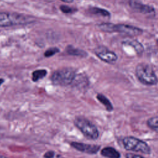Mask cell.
I'll return each mask as SVG.
<instances>
[{"mask_svg": "<svg viewBox=\"0 0 158 158\" xmlns=\"http://www.w3.org/2000/svg\"><path fill=\"white\" fill-rule=\"evenodd\" d=\"M35 22V18L25 14L0 12V27L25 25Z\"/></svg>", "mask_w": 158, "mask_h": 158, "instance_id": "1", "label": "cell"}, {"mask_svg": "<svg viewBox=\"0 0 158 158\" xmlns=\"http://www.w3.org/2000/svg\"><path fill=\"white\" fill-rule=\"evenodd\" d=\"M135 75L138 80L143 85L152 86L158 83V78L152 68L145 63L138 64L135 69Z\"/></svg>", "mask_w": 158, "mask_h": 158, "instance_id": "2", "label": "cell"}, {"mask_svg": "<svg viewBox=\"0 0 158 158\" xmlns=\"http://www.w3.org/2000/svg\"><path fill=\"white\" fill-rule=\"evenodd\" d=\"M99 28L105 32H119L130 36H137L142 34L143 30L138 27L125 24H113L111 23H102L98 25Z\"/></svg>", "mask_w": 158, "mask_h": 158, "instance_id": "3", "label": "cell"}, {"mask_svg": "<svg viewBox=\"0 0 158 158\" xmlns=\"http://www.w3.org/2000/svg\"><path fill=\"white\" fill-rule=\"evenodd\" d=\"M73 123L88 139L95 140L98 138L99 133L97 127L87 118L83 117H77Z\"/></svg>", "mask_w": 158, "mask_h": 158, "instance_id": "4", "label": "cell"}, {"mask_svg": "<svg viewBox=\"0 0 158 158\" xmlns=\"http://www.w3.org/2000/svg\"><path fill=\"white\" fill-rule=\"evenodd\" d=\"M76 73L72 68H63L56 70L51 75L52 83L58 86H67L75 80Z\"/></svg>", "mask_w": 158, "mask_h": 158, "instance_id": "5", "label": "cell"}, {"mask_svg": "<svg viewBox=\"0 0 158 158\" xmlns=\"http://www.w3.org/2000/svg\"><path fill=\"white\" fill-rule=\"evenodd\" d=\"M122 143L124 148L127 151L139 152L145 154H149L151 152V148L145 141L134 136L124 137Z\"/></svg>", "mask_w": 158, "mask_h": 158, "instance_id": "6", "label": "cell"}, {"mask_svg": "<svg viewBox=\"0 0 158 158\" xmlns=\"http://www.w3.org/2000/svg\"><path fill=\"white\" fill-rule=\"evenodd\" d=\"M94 52L101 60L109 64L115 62L118 59L117 54L114 52L110 51L104 46H100L96 48L94 50Z\"/></svg>", "mask_w": 158, "mask_h": 158, "instance_id": "7", "label": "cell"}, {"mask_svg": "<svg viewBox=\"0 0 158 158\" xmlns=\"http://www.w3.org/2000/svg\"><path fill=\"white\" fill-rule=\"evenodd\" d=\"M70 145L74 149L78 150V151L87 153L89 154H96L100 150V146L96 144H86L83 143H79L73 141L70 143Z\"/></svg>", "mask_w": 158, "mask_h": 158, "instance_id": "8", "label": "cell"}, {"mask_svg": "<svg viewBox=\"0 0 158 158\" xmlns=\"http://www.w3.org/2000/svg\"><path fill=\"white\" fill-rule=\"evenodd\" d=\"M130 6L135 10L144 14H154L155 13L154 9L150 6L143 4L138 0H130Z\"/></svg>", "mask_w": 158, "mask_h": 158, "instance_id": "9", "label": "cell"}, {"mask_svg": "<svg viewBox=\"0 0 158 158\" xmlns=\"http://www.w3.org/2000/svg\"><path fill=\"white\" fill-rule=\"evenodd\" d=\"M101 154L107 158H120V152L112 147H105L101 150Z\"/></svg>", "mask_w": 158, "mask_h": 158, "instance_id": "10", "label": "cell"}, {"mask_svg": "<svg viewBox=\"0 0 158 158\" xmlns=\"http://www.w3.org/2000/svg\"><path fill=\"white\" fill-rule=\"evenodd\" d=\"M123 44L131 46L136 52V53L139 55L143 54L144 51V47L141 43H140L137 40H127L123 42Z\"/></svg>", "mask_w": 158, "mask_h": 158, "instance_id": "11", "label": "cell"}, {"mask_svg": "<svg viewBox=\"0 0 158 158\" xmlns=\"http://www.w3.org/2000/svg\"><path fill=\"white\" fill-rule=\"evenodd\" d=\"M96 98L104 106V107H106V110L108 112H111L113 110L114 107L112 104L109 100V99L107 97H106L104 94L101 93H98L96 96Z\"/></svg>", "mask_w": 158, "mask_h": 158, "instance_id": "12", "label": "cell"}, {"mask_svg": "<svg viewBox=\"0 0 158 158\" xmlns=\"http://www.w3.org/2000/svg\"><path fill=\"white\" fill-rule=\"evenodd\" d=\"M66 52L69 55L78 56L81 57H85L87 56V53L84 50L78 49V48H75L72 46H68L66 48Z\"/></svg>", "mask_w": 158, "mask_h": 158, "instance_id": "13", "label": "cell"}, {"mask_svg": "<svg viewBox=\"0 0 158 158\" xmlns=\"http://www.w3.org/2000/svg\"><path fill=\"white\" fill-rule=\"evenodd\" d=\"M89 12L95 15H99L103 17H109L110 15V14L109 11H107L106 9L97 7H90L89 9Z\"/></svg>", "mask_w": 158, "mask_h": 158, "instance_id": "14", "label": "cell"}, {"mask_svg": "<svg viewBox=\"0 0 158 158\" xmlns=\"http://www.w3.org/2000/svg\"><path fill=\"white\" fill-rule=\"evenodd\" d=\"M146 123L149 128L158 133V116L150 117L147 120Z\"/></svg>", "mask_w": 158, "mask_h": 158, "instance_id": "15", "label": "cell"}, {"mask_svg": "<svg viewBox=\"0 0 158 158\" xmlns=\"http://www.w3.org/2000/svg\"><path fill=\"white\" fill-rule=\"evenodd\" d=\"M47 75V70L45 69H38L33 72L32 80L37 81L40 79L43 78Z\"/></svg>", "mask_w": 158, "mask_h": 158, "instance_id": "16", "label": "cell"}, {"mask_svg": "<svg viewBox=\"0 0 158 158\" xmlns=\"http://www.w3.org/2000/svg\"><path fill=\"white\" fill-rule=\"evenodd\" d=\"M59 52V49L56 47H52L48 49L44 53V56L46 57H51Z\"/></svg>", "mask_w": 158, "mask_h": 158, "instance_id": "17", "label": "cell"}, {"mask_svg": "<svg viewBox=\"0 0 158 158\" xmlns=\"http://www.w3.org/2000/svg\"><path fill=\"white\" fill-rule=\"evenodd\" d=\"M60 9L63 13H65V14H70L73 12V9L72 8L65 5H61L60 6Z\"/></svg>", "mask_w": 158, "mask_h": 158, "instance_id": "18", "label": "cell"}, {"mask_svg": "<svg viewBox=\"0 0 158 158\" xmlns=\"http://www.w3.org/2000/svg\"><path fill=\"white\" fill-rule=\"evenodd\" d=\"M125 158H144V157L138 154H135L132 153H127L125 154Z\"/></svg>", "mask_w": 158, "mask_h": 158, "instance_id": "19", "label": "cell"}, {"mask_svg": "<svg viewBox=\"0 0 158 158\" xmlns=\"http://www.w3.org/2000/svg\"><path fill=\"white\" fill-rule=\"evenodd\" d=\"M54 156V152L52 151H49L44 154V158H53Z\"/></svg>", "mask_w": 158, "mask_h": 158, "instance_id": "20", "label": "cell"}, {"mask_svg": "<svg viewBox=\"0 0 158 158\" xmlns=\"http://www.w3.org/2000/svg\"><path fill=\"white\" fill-rule=\"evenodd\" d=\"M62 1H64L65 2H67V3H70L72 2L73 1V0H61Z\"/></svg>", "mask_w": 158, "mask_h": 158, "instance_id": "21", "label": "cell"}, {"mask_svg": "<svg viewBox=\"0 0 158 158\" xmlns=\"http://www.w3.org/2000/svg\"><path fill=\"white\" fill-rule=\"evenodd\" d=\"M4 79H2V78H0V86L4 83Z\"/></svg>", "mask_w": 158, "mask_h": 158, "instance_id": "22", "label": "cell"}, {"mask_svg": "<svg viewBox=\"0 0 158 158\" xmlns=\"http://www.w3.org/2000/svg\"><path fill=\"white\" fill-rule=\"evenodd\" d=\"M0 158H7V157H5V156H2V155H1V154H0Z\"/></svg>", "mask_w": 158, "mask_h": 158, "instance_id": "23", "label": "cell"}, {"mask_svg": "<svg viewBox=\"0 0 158 158\" xmlns=\"http://www.w3.org/2000/svg\"><path fill=\"white\" fill-rule=\"evenodd\" d=\"M157 44H158V40H157Z\"/></svg>", "mask_w": 158, "mask_h": 158, "instance_id": "24", "label": "cell"}]
</instances>
